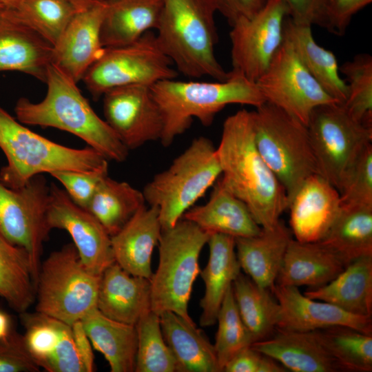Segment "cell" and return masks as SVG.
I'll return each mask as SVG.
<instances>
[{
  "label": "cell",
  "instance_id": "1",
  "mask_svg": "<svg viewBox=\"0 0 372 372\" xmlns=\"http://www.w3.org/2000/svg\"><path fill=\"white\" fill-rule=\"evenodd\" d=\"M216 152L223 186L247 206L262 228L275 225L287 209V198L257 149L252 112L241 110L225 119Z\"/></svg>",
  "mask_w": 372,
  "mask_h": 372
},
{
  "label": "cell",
  "instance_id": "2",
  "mask_svg": "<svg viewBox=\"0 0 372 372\" xmlns=\"http://www.w3.org/2000/svg\"><path fill=\"white\" fill-rule=\"evenodd\" d=\"M44 99L34 103L20 98L14 107L17 119L24 125L54 127L84 141L107 161L123 162L129 149L94 111L76 83L52 63L48 67Z\"/></svg>",
  "mask_w": 372,
  "mask_h": 372
},
{
  "label": "cell",
  "instance_id": "3",
  "mask_svg": "<svg viewBox=\"0 0 372 372\" xmlns=\"http://www.w3.org/2000/svg\"><path fill=\"white\" fill-rule=\"evenodd\" d=\"M150 87L163 118L160 141L165 147L187 131L194 118L209 126L228 105H249L256 108L266 102L256 82L231 71L224 81L172 79L160 81Z\"/></svg>",
  "mask_w": 372,
  "mask_h": 372
},
{
  "label": "cell",
  "instance_id": "4",
  "mask_svg": "<svg viewBox=\"0 0 372 372\" xmlns=\"http://www.w3.org/2000/svg\"><path fill=\"white\" fill-rule=\"evenodd\" d=\"M156 34L164 53L177 70L189 78L229 76L215 55L218 41L216 10L210 0H163Z\"/></svg>",
  "mask_w": 372,
  "mask_h": 372
},
{
  "label": "cell",
  "instance_id": "5",
  "mask_svg": "<svg viewBox=\"0 0 372 372\" xmlns=\"http://www.w3.org/2000/svg\"><path fill=\"white\" fill-rule=\"evenodd\" d=\"M0 148L8 162L0 170V181L11 189L23 187L37 175L61 170L87 171L107 161L89 146L66 147L32 132L1 106Z\"/></svg>",
  "mask_w": 372,
  "mask_h": 372
},
{
  "label": "cell",
  "instance_id": "6",
  "mask_svg": "<svg viewBox=\"0 0 372 372\" xmlns=\"http://www.w3.org/2000/svg\"><path fill=\"white\" fill-rule=\"evenodd\" d=\"M221 175L216 147L205 136L195 138L168 168L143 190L145 202L159 210L162 229L174 227Z\"/></svg>",
  "mask_w": 372,
  "mask_h": 372
},
{
  "label": "cell",
  "instance_id": "7",
  "mask_svg": "<svg viewBox=\"0 0 372 372\" xmlns=\"http://www.w3.org/2000/svg\"><path fill=\"white\" fill-rule=\"evenodd\" d=\"M209 236L183 218L174 227L162 229L158 242V264L149 280L153 312L160 316L171 311L194 322L188 304L200 271V254Z\"/></svg>",
  "mask_w": 372,
  "mask_h": 372
},
{
  "label": "cell",
  "instance_id": "8",
  "mask_svg": "<svg viewBox=\"0 0 372 372\" xmlns=\"http://www.w3.org/2000/svg\"><path fill=\"white\" fill-rule=\"evenodd\" d=\"M252 114L256 145L282 185L289 206L305 179L318 174L307 127L269 102Z\"/></svg>",
  "mask_w": 372,
  "mask_h": 372
},
{
  "label": "cell",
  "instance_id": "9",
  "mask_svg": "<svg viewBox=\"0 0 372 372\" xmlns=\"http://www.w3.org/2000/svg\"><path fill=\"white\" fill-rule=\"evenodd\" d=\"M101 276L85 267L73 243L64 245L41 262L36 311L72 326L96 308Z\"/></svg>",
  "mask_w": 372,
  "mask_h": 372
},
{
  "label": "cell",
  "instance_id": "10",
  "mask_svg": "<svg viewBox=\"0 0 372 372\" xmlns=\"http://www.w3.org/2000/svg\"><path fill=\"white\" fill-rule=\"evenodd\" d=\"M172 65L156 34L149 31L132 43L104 48L81 81L92 98L98 100L117 87L152 86L160 81L176 79L178 72Z\"/></svg>",
  "mask_w": 372,
  "mask_h": 372
},
{
  "label": "cell",
  "instance_id": "11",
  "mask_svg": "<svg viewBox=\"0 0 372 372\" xmlns=\"http://www.w3.org/2000/svg\"><path fill=\"white\" fill-rule=\"evenodd\" d=\"M307 129L318 173L339 192L361 152L372 142V127L353 118L342 104L316 107Z\"/></svg>",
  "mask_w": 372,
  "mask_h": 372
},
{
  "label": "cell",
  "instance_id": "12",
  "mask_svg": "<svg viewBox=\"0 0 372 372\" xmlns=\"http://www.w3.org/2000/svg\"><path fill=\"white\" fill-rule=\"evenodd\" d=\"M49 198L50 185L43 174L32 177L18 189L9 188L0 181V235L28 251L35 285L43 243L50 231L46 221Z\"/></svg>",
  "mask_w": 372,
  "mask_h": 372
},
{
  "label": "cell",
  "instance_id": "13",
  "mask_svg": "<svg viewBox=\"0 0 372 372\" xmlns=\"http://www.w3.org/2000/svg\"><path fill=\"white\" fill-rule=\"evenodd\" d=\"M256 83L266 102L305 125L316 107L338 103L309 72L285 39L268 68Z\"/></svg>",
  "mask_w": 372,
  "mask_h": 372
},
{
  "label": "cell",
  "instance_id": "14",
  "mask_svg": "<svg viewBox=\"0 0 372 372\" xmlns=\"http://www.w3.org/2000/svg\"><path fill=\"white\" fill-rule=\"evenodd\" d=\"M289 16L283 0H268L254 16L231 26V72L256 82L265 73L284 41V23Z\"/></svg>",
  "mask_w": 372,
  "mask_h": 372
},
{
  "label": "cell",
  "instance_id": "15",
  "mask_svg": "<svg viewBox=\"0 0 372 372\" xmlns=\"http://www.w3.org/2000/svg\"><path fill=\"white\" fill-rule=\"evenodd\" d=\"M46 221L50 230L60 229L69 233L81 262L92 273L101 276L115 262L111 236L101 223L53 183L50 185Z\"/></svg>",
  "mask_w": 372,
  "mask_h": 372
},
{
  "label": "cell",
  "instance_id": "16",
  "mask_svg": "<svg viewBox=\"0 0 372 372\" xmlns=\"http://www.w3.org/2000/svg\"><path fill=\"white\" fill-rule=\"evenodd\" d=\"M150 87L121 86L103 95L104 120L129 150L161 138L163 118Z\"/></svg>",
  "mask_w": 372,
  "mask_h": 372
},
{
  "label": "cell",
  "instance_id": "17",
  "mask_svg": "<svg viewBox=\"0 0 372 372\" xmlns=\"http://www.w3.org/2000/svg\"><path fill=\"white\" fill-rule=\"evenodd\" d=\"M105 8V0H101L77 11L53 46L51 63L76 83L104 50L101 26Z\"/></svg>",
  "mask_w": 372,
  "mask_h": 372
},
{
  "label": "cell",
  "instance_id": "18",
  "mask_svg": "<svg viewBox=\"0 0 372 372\" xmlns=\"http://www.w3.org/2000/svg\"><path fill=\"white\" fill-rule=\"evenodd\" d=\"M340 209L338 190L319 174L309 176L298 189L287 208L293 238L302 242L320 241Z\"/></svg>",
  "mask_w": 372,
  "mask_h": 372
},
{
  "label": "cell",
  "instance_id": "19",
  "mask_svg": "<svg viewBox=\"0 0 372 372\" xmlns=\"http://www.w3.org/2000/svg\"><path fill=\"white\" fill-rule=\"evenodd\" d=\"M271 291L280 307L277 329L309 332L345 326L372 334V316L353 315L330 303L310 298L296 287L275 284Z\"/></svg>",
  "mask_w": 372,
  "mask_h": 372
},
{
  "label": "cell",
  "instance_id": "20",
  "mask_svg": "<svg viewBox=\"0 0 372 372\" xmlns=\"http://www.w3.org/2000/svg\"><path fill=\"white\" fill-rule=\"evenodd\" d=\"M20 316L26 347L40 368L48 372H85L70 325L37 311Z\"/></svg>",
  "mask_w": 372,
  "mask_h": 372
},
{
  "label": "cell",
  "instance_id": "21",
  "mask_svg": "<svg viewBox=\"0 0 372 372\" xmlns=\"http://www.w3.org/2000/svg\"><path fill=\"white\" fill-rule=\"evenodd\" d=\"M96 308L110 319L135 325L152 311L149 279L133 276L114 262L101 274Z\"/></svg>",
  "mask_w": 372,
  "mask_h": 372
},
{
  "label": "cell",
  "instance_id": "22",
  "mask_svg": "<svg viewBox=\"0 0 372 372\" xmlns=\"http://www.w3.org/2000/svg\"><path fill=\"white\" fill-rule=\"evenodd\" d=\"M162 227L156 206L143 205L124 227L111 236L115 262L129 273L151 278L152 256Z\"/></svg>",
  "mask_w": 372,
  "mask_h": 372
},
{
  "label": "cell",
  "instance_id": "23",
  "mask_svg": "<svg viewBox=\"0 0 372 372\" xmlns=\"http://www.w3.org/2000/svg\"><path fill=\"white\" fill-rule=\"evenodd\" d=\"M3 8L0 10V72H21L45 83L53 45L10 17Z\"/></svg>",
  "mask_w": 372,
  "mask_h": 372
},
{
  "label": "cell",
  "instance_id": "24",
  "mask_svg": "<svg viewBox=\"0 0 372 372\" xmlns=\"http://www.w3.org/2000/svg\"><path fill=\"white\" fill-rule=\"evenodd\" d=\"M292 238L291 230L280 219L271 227L262 228L256 236L235 238L241 269L256 285L271 291Z\"/></svg>",
  "mask_w": 372,
  "mask_h": 372
},
{
  "label": "cell",
  "instance_id": "25",
  "mask_svg": "<svg viewBox=\"0 0 372 372\" xmlns=\"http://www.w3.org/2000/svg\"><path fill=\"white\" fill-rule=\"evenodd\" d=\"M251 347L293 372L341 371L336 361L320 342L314 331L276 329L270 337Z\"/></svg>",
  "mask_w": 372,
  "mask_h": 372
},
{
  "label": "cell",
  "instance_id": "26",
  "mask_svg": "<svg viewBox=\"0 0 372 372\" xmlns=\"http://www.w3.org/2000/svg\"><path fill=\"white\" fill-rule=\"evenodd\" d=\"M208 234H223L234 238L254 236L262 227L247 206L226 189L218 180L208 201L191 207L182 217Z\"/></svg>",
  "mask_w": 372,
  "mask_h": 372
},
{
  "label": "cell",
  "instance_id": "27",
  "mask_svg": "<svg viewBox=\"0 0 372 372\" xmlns=\"http://www.w3.org/2000/svg\"><path fill=\"white\" fill-rule=\"evenodd\" d=\"M345 267L342 261L320 242H289L276 284L314 288L335 278Z\"/></svg>",
  "mask_w": 372,
  "mask_h": 372
},
{
  "label": "cell",
  "instance_id": "28",
  "mask_svg": "<svg viewBox=\"0 0 372 372\" xmlns=\"http://www.w3.org/2000/svg\"><path fill=\"white\" fill-rule=\"evenodd\" d=\"M209 255L200 275L204 282L205 294L200 300V324L203 327L216 323L218 313L228 289L241 272L237 259L235 238L223 234H213L207 241Z\"/></svg>",
  "mask_w": 372,
  "mask_h": 372
},
{
  "label": "cell",
  "instance_id": "29",
  "mask_svg": "<svg viewBox=\"0 0 372 372\" xmlns=\"http://www.w3.org/2000/svg\"><path fill=\"white\" fill-rule=\"evenodd\" d=\"M106 8L101 26L103 48L132 43L145 33L156 30L163 0H105Z\"/></svg>",
  "mask_w": 372,
  "mask_h": 372
},
{
  "label": "cell",
  "instance_id": "30",
  "mask_svg": "<svg viewBox=\"0 0 372 372\" xmlns=\"http://www.w3.org/2000/svg\"><path fill=\"white\" fill-rule=\"evenodd\" d=\"M304 295L353 315L372 316V256L355 260L332 280L308 288Z\"/></svg>",
  "mask_w": 372,
  "mask_h": 372
},
{
  "label": "cell",
  "instance_id": "31",
  "mask_svg": "<svg viewBox=\"0 0 372 372\" xmlns=\"http://www.w3.org/2000/svg\"><path fill=\"white\" fill-rule=\"evenodd\" d=\"M164 339L176 359L180 372H220L214 347L194 322L163 312L159 316Z\"/></svg>",
  "mask_w": 372,
  "mask_h": 372
},
{
  "label": "cell",
  "instance_id": "32",
  "mask_svg": "<svg viewBox=\"0 0 372 372\" xmlns=\"http://www.w3.org/2000/svg\"><path fill=\"white\" fill-rule=\"evenodd\" d=\"M284 39L322 88L339 103L344 104L348 87L340 75L337 58L331 51L317 43L311 26L296 23L287 17L284 23Z\"/></svg>",
  "mask_w": 372,
  "mask_h": 372
},
{
  "label": "cell",
  "instance_id": "33",
  "mask_svg": "<svg viewBox=\"0 0 372 372\" xmlns=\"http://www.w3.org/2000/svg\"><path fill=\"white\" fill-rule=\"evenodd\" d=\"M81 320L93 348L104 355L111 372L134 371L137 351L135 325L110 319L97 308Z\"/></svg>",
  "mask_w": 372,
  "mask_h": 372
},
{
  "label": "cell",
  "instance_id": "34",
  "mask_svg": "<svg viewBox=\"0 0 372 372\" xmlns=\"http://www.w3.org/2000/svg\"><path fill=\"white\" fill-rule=\"evenodd\" d=\"M332 251L345 267L372 256V208L341 209L325 236L319 241Z\"/></svg>",
  "mask_w": 372,
  "mask_h": 372
},
{
  "label": "cell",
  "instance_id": "35",
  "mask_svg": "<svg viewBox=\"0 0 372 372\" xmlns=\"http://www.w3.org/2000/svg\"><path fill=\"white\" fill-rule=\"evenodd\" d=\"M231 287L239 314L254 342L272 335L280 320V307L271 291L241 272Z\"/></svg>",
  "mask_w": 372,
  "mask_h": 372
},
{
  "label": "cell",
  "instance_id": "36",
  "mask_svg": "<svg viewBox=\"0 0 372 372\" xmlns=\"http://www.w3.org/2000/svg\"><path fill=\"white\" fill-rule=\"evenodd\" d=\"M0 296L17 313L35 302L36 285L28 251L0 235Z\"/></svg>",
  "mask_w": 372,
  "mask_h": 372
},
{
  "label": "cell",
  "instance_id": "37",
  "mask_svg": "<svg viewBox=\"0 0 372 372\" xmlns=\"http://www.w3.org/2000/svg\"><path fill=\"white\" fill-rule=\"evenodd\" d=\"M143 192L127 182L105 177L86 209L101 223L110 236L118 232L145 204Z\"/></svg>",
  "mask_w": 372,
  "mask_h": 372
},
{
  "label": "cell",
  "instance_id": "38",
  "mask_svg": "<svg viewBox=\"0 0 372 372\" xmlns=\"http://www.w3.org/2000/svg\"><path fill=\"white\" fill-rule=\"evenodd\" d=\"M3 9L53 46L77 12L68 0H21L14 6Z\"/></svg>",
  "mask_w": 372,
  "mask_h": 372
},
{
  "label": "cell",
  "instance_id": "39",
  "mask_svg": "<svg viewBox=\"0 0 372 372\" xmlns=\"http://www.w3.org/2000/svg\"><path fill=\"white\" fill-rule=\"evenodd\" d=\"M313 331L341 371H372V334L345 326Z\"/></svg>",
  "mask_w": 372,
  "mask_h": 372
},
{
  "label": "cell",
  "instance_id": "40",
  "mask_svg": "<svg viewBox=\"0 0 372 372\" xmlns=\"http://www.w3.org/2000/svg\"><path fill=\"white\" fill-rule=\"evenodd\" d=\"M137 332L136 372H180L173 353L166 343L159 316L149 311L135 324Z\"/></svg>",
  "mask_w": 372,
  "mask_h": 372
},
{
  "label": "cell",
  "instance_id": "41",
  "mask_svg": "<svg viewBox=\"0 0 372 372\" xmlns=\"http://www.w3.org/2000/svg\"><path fill=\"white\" fill-rule=\"evenodd\" d=\"M339 70L345 76L348 87L343 106L353 118L372 127V56L358 54Z\"/></svg>",
  "mask_w": 372,
  "mask_h": 372
},
{
  "label": "cell",
  "instance_id": "42",
  "mask_svg": "<svg viewBox=\"0 0 372 372\" xmlns=\"http://www.w3.org/2000/svg\"><path fill=\"white\" fill-rule=\"evenodd\" d=\"M216 322L218 329L214 347L219 366L223 371L226 364L236 354L254 342L239 314L232 287L226 293L218 313Z\"/></svg>",
  "mask_w": 372,
  "mask_h": 372
},
{
  "label": "cell",
  "instance_id": "43",
  "mask_svg": "<svg viewBox=\"0 0 372 372\" xmlns=\"http://www.w3.org/2000/svg\"><path fill=\"white\" fill-rule=\"evenodd\" d=\"M341 207L372 208V144L359 154L339 190Z\"/></svg>",
  "mask_w": 372,
  "mask_h": 372
},
{
  "label": "cell",
  "instance_id": "44",
  "mask_svg": "<svg viewBox=\"0 0 372 372\" xmlns=\"http://www.w3.org/2000/svg\"><path fill=\"white\" fill-rule=\"evenodd\" d=\"M50 175L64 187L74 203L86 209L98 186L108 176V163L90 170H61Z\"/></svg>",
  "mask_w": 372,
  "mask_h": 372
},
{
  "label": "cell",
  "instance_id": "45",
  "mask_svg": "<svg viewBox=\"0 0 372 372\" xmlns=\"http://www.w3.org/2000/svg\"><path fill=\"white\" fill-rule=\"evenodd\" d=\"M39 369L28 350L23 335L11 329L0 339V372H38Z\"/></svg>",
  "mask_w": 372,
  "mask_h": 372
},
{
  "label": "cell",
  "instance_id": "46",
  "mask_svg": "<svg viewBox=\"0 0 372 372\" xmlns=\"http://www.w3.org/2000/svg\"><path fill=\"white\" fill-rule=\"evenodd\" d=\"M371 2L372 0H328L323 28L342 36L352 17Z\"/></svg>",
  "mask_w": 372,
  "mask_h": 372
},
{
  "label": "cell",
  "instance_id": "47",
  "mask_svg": "<svg viewBox=\"0 0 372 372\" xmlns=\"http://www.w3.org/2000/svg\"><path fill=\"white\" fill-rule=\"evenodd\" d=\"M225 372H285L287 370L251 346L236 354L225 366Z\"/></svg>",
  "mask_w": 372,
  "mask_h": 372
},
{
  "label": "cell",
  "instance_id": "48",
  "mask_svg": "<svg viewBox=\"0 0 372 372\" xmlns=\"http://www.w3.org/2000/svg\"><path fill=\"white\" fill-rule=\"evenodd\" d=\"M295 23L323 27L328 0H283Z\"/></svg>",
  "mask_w": 372,
  "mask_h": 372
},
{
  "label": "cell",
  "instance_id": "49",
  "mask_svg": "<svg viewBox=\"0 0 372 372\" xmlns=\"http://www.w3.org/2000/svg\"><path fill=\"white\" fill-rule=\"evenodd\" d=\"M268 0H210L216 12L226 18L230 25L242 18L257 13Z\"/></svg>",
  "mask_w": 372,
  "mask_h": 372
},
{
  "label": "cell",
  "instance_id": "50",
  "mask_svg": "<svg viewBox=\"0 0 372 372\" xmlns=\"http://www.w3.org/2000/svg\"><path fill=\"white\" fill-rule=\"evenodd\" d=\"M75 347L85 372L94 369V356L92 342L85 330L82 320H78L71 326Z\"/></svg>",
  "mask_w": 372,
  "mask_h": 372
},
{
  "label": "cell",
  "instance_id": "51",
  "mask_svg": "<svg viewBox=\"0 0 372 372\" xmlns=\"http://www.w3.org/2000/svg\"><path fill=\"white\" fill-rule=\"evenodd\" d=\"M11 329L9 316L0 310V339L8 335Z\"/></svg>",
  "mask_w": 372,
  "mask_h": 372
},
{
  "label": "cell",
  "instance_id": "52",
  "mask_svg": "<svg viewBox=\"0 0 372 372\" xmlns=\"http://www.w3.org/2000/svg\"><path fill=\"white\" fill-rule=\"evenodd\" d=\"M75 8L76 11H81L87 9L93 4L101 0H68Z\"/></svg>",
  "mask_w": 372,
  "mask_h": 372
},
{
  "label": "cell",
  "instance_id": "53",
  "mask_svg": "<svg viewBox=\"0 0 372 372\" xmlns=\"http://www.w3.org/2000/svg\"><path fill=\"white\" fill-rule=\"evenodd\" d=\"M21 0H0V4L4 8H12L17 4Z\"/></svg>",
  "mask_w": 372,
  "mask_h": 372
},
{
  "label": "cell",
  "instance_id": "54",
  "mask_svg": "<svg viewBox=\"0 0 372 372\" xmlns=\"http://www.w3.org/2000/svg\"><path fill=\"white\" fill-rule=\"evenodd\" d=\"M3 7V6L1 4H0V10H1Z\"/></svg>",
  "mask_w": 372,
  "mask_h": 372
}]
</instances>
